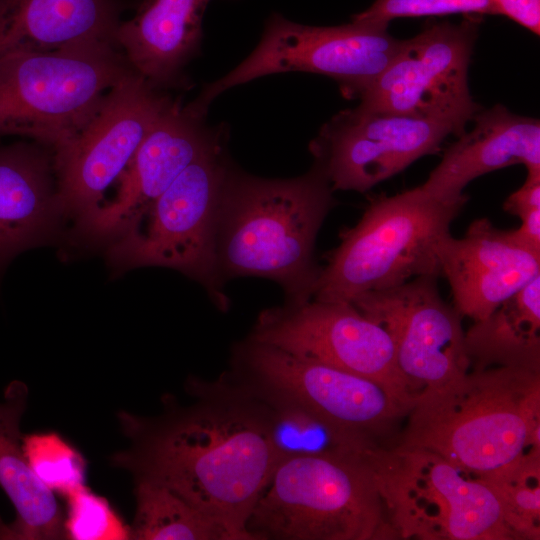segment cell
Returning a JSON list of instances; mask_svg holds the SVG:
<instances>
[{
	"label": "cell",
	"mask_w": 540,
	"mask_h": 540,
	"mask_svg": "<svg viewBox=\"0 0 540 540\" xmlns=\"http://www.w3.org/2000/svg\"><path fill=\"white\" fill-rule=\"evenodd\" d=\"M117 418L130 444L110 456L112 466L167 487L236 540H253L246 523L278 464L265 418L204 405L155 419L126 411Z\"/></svg>",
	"instance_id": "obj_1"
},
{
	"label": "cell",
	"mask_w": 540,
	"mask_h": 540,
	"mask_svg": "<svg viewBox=\"0 0 540 540\" xmlns=\"http://www.w3.org/2000/svg\"><path fill=\"white\" fill-rule=\"evenodd\" d=\"M333 192L316 165L292 179H265L230 167L216 229L221 281L264 277L283 287L287 304L311 300L321 270L314 243L335 205Z\"/></svg>",
	"instance_id": "obj_2"
},
{
	"label": "cell",
	"mask_w": 540,
	"mask_h": 540,
	"mask_svg": "<svg viewBox=\"0 0 540 540\" xmlns=\"http://www.w3.org/2000/svg\"><path fill=\"white\" fill-rule=\"evenodd\" d=\"M396 448L436 453L474 477L540 448V371L493 366L467 371L419 395Z\"/></svg>",
	"instance_id": "obj_3"
},
{
	"label": "cell",
	"mask_w": 540,
	"mask_h": 540,
	"mask_svg": "<svg viewBox=\"0 0 540 540\" xmlns=\"http://www.w3.org/2000/svg\"><path fill=\"white\" fill-rule=\"evenodd\" d=\"M467 200L438 198L420 186L374 196L358 223L341 231L312 298L350 303L415 277H442L439 248Z\"/></svg>",
	"instance_id": "obj_4"
},
{
	"label": "cell",
	"mask_w": 540,
	"mask_h": 540,
	"mask_svg": "<svg viewBox=\"0 0 540 540\" xmlns=\"http://www.w3.org/2000/svg\"><path fill=\"white\" fill-rule=\"evenodd\" d=\"M370 450L364 455L280 460L247 520L249 535L253 540L396 538L369 460Z\"/></svg>",
	"instance_id": "obj_5"
},
{
	"label": "cell",
	"mask_w": 540,
	"mask_h": 540,
	"mask_svg": "<svg viewBox=\"0 0 540 540\" xmlns=\"http://www.w3.org/2000/svg\"><path fill=\"white\" fill-rule=\"evenodd\" d=\"M133 69L113 47L0 58V136H21L53 151L92 119L108 91Z\"/></svg>",
	"instance_id": "obj_6"
},
{
	"label": "cell",
	"mask_w": 540,
	"mask_h": 540,
	"mask_svg": "<svg viewBox=\"0 0 540 540\" xmlns=\"http://www.w3.org/2000/svg\"><path fill=\"white\" fill-rule=\"evenodd\" d=\"M369 460L396 538L515 539L494 491L440 455L374 447Z\"/></svg>",
	"instance_id": "obj_7"
},
{
	"label": "cell",
	"mask_w": 540,
	"mask_h": 540,
	"mask_svg": "<svg viewBox=\"0 0 540 540\" xmlns=\"http://www.w3.org/2000/svg\"><path fill=\"white\" fill-rule=\"evenodd\" d=\"M230 165L224 141L188 165L130 231L113 240L117 266H163L201 282L222 308L227 300L216 263L219 204Z\"/></svg>",
	"instance_id": "obj_8"
},
{
	"label": "cell",
	"mask_w": 540,
	"mask_h": 540,
	"mask_svg": "<svg viewBox=\"0 0 540 540\" xmlns=\"http://www.w3.org/2000/svg\"><path fill=\"white\" fill-rule=\"evenodd\" d=\"M403 40L388 23L353 20L317 27L292 22L280 14L267 20L261 40L236 68L208 84L193 103L207 111L222 92L270 74L302 71L335 79L342 94L358 98L391 63Z\"/></svg>",
	"instance_id": "obj_9"
},
{
	"label": "cell",
	"mask_w": 540,
	"mask_h": 540,
	"mask_svg": "<svg viewBox=\"0 0 540 540\" xmlns=\"http://www.w3.org/2000/svg\"><path fill=\"white\" fill-rule=\"evenodd\" d=\"M479 18L430 23L403 44L387 68L359 95L360 106L449 123L457 136L481 108L468 86Z\"/></svg>",
	"instance_id": "obj_10"
},
{
	"label": "cell",
	"mask_w": 540,
	"mask_h": 540,
	"mask_svg": "<svg viewBox=\"0 0 540 540\" xmlns=\"http://www.w3.org/2000/svg\"><path fill=\"white\" fill-rule=\"evenodd\" d=\"M173 101L134 70L113 86L84 128L53 151L60 213L79 220L98 208Z\"/></svg>",
	"instance_id": "obj_11"
},
{
	"label": "cell",
	"mask_w": 540,
	"mask_h": 540,
	"mask_svg": "<svg viewBox=\"0 0 540 540\" xmlns=\"http://www.w3.org/2000/svg\"><path fill=\"white\" fill-rule=\"evenodd\" d=\"M251 341L370 379L414 404L391 336L351 303L311 299L265 310Z\"/></svg>",
	"instance_id": "obj_12"
},
{
	"label": "cell",
	"mask_w": 540,
	"mask_h": 540,
	"mask_svg": "<svg viewBox=\"0 0 540 540\" xmlns=\"http://www.w3.org/2000/svg\"><path fill=\"white\" fill-rule=\"evenodd\" d=\"M437 279L415 277L392 288L363 293L350 302L391 336L398 368L414 402L470 368L463 317L442 298Z\"/></svg>",
	"instance_id": "obj_13"
},
{
	"label": "cell",
	"mask_w": 540,
	"mask_h": 540,
	"mask_svg": "<svg viewBox=\"0 0 540 540\" xmlns=\"http://www.w3.org/2000/svg\"><path fill=\"white\" fill-rule=\"evenodd\" d=\"M447 122L377 111L358 105L340 111L310 143L316 165L333 191L366 192L422 156L437 153Z\"/></svg>",
	"instance_id": "obj_14"
},
{
	"label": "cell",
	"mask_w": 540,
	"mask_h": 540,
	"mask_svg": "<svg viewBox=\"0 0 540 540\" xmlns=\"http://www.w3.org/2000/svg\"><path fill=\"white\" fill-rule=\"evenodd\" d=\"M247 350L250 368L275 398L370 442L389 431L412 408L370 379L270 345L250 341Z\"/></svg>",
	"instance_id": "obj_15"
},
{
	"label": "cell",
	"mask_w": 540,
	"mask_h": 540,
	"mask_svg": "<svg viewBox=\"0 0 540 540\" xmlns=\"http://www.w3.org/2000/svg\"><path fill=\"white\" fill-rule=\"evenodd\" d=\"M205 115L174 99L118 178L114 198L78 220L82 231L113 241L135 227L188 165L225 140L223 128L208 127Z\"/></svg>",
	"instance_id": "obj_16"
},
{
	"label": "cell",
	"mask_w": 540,
	"mask_h": 540,
	"mask_svg": "<svg viewBox=\"0 0 540 540\" xmlns=\"http://www.w3.org/2000/svg\"><path fill=\"white\" fill-rule=\"evenodd\" d=\"M442 277L462 317L479 321L540 275V251L521 242L514 230L488 218L472 221L461 238L448 235L439 248Z\"/></svg>",
	"instance_id": "obj_17"
},
{
	"label": "cell",
	"mask_w": 540,
	"mask_h": 540,
	"mask_svg": "<svg viewBox=\"0 0 540 540\" xmlns=\"http://www.w3.org/2000/svg\"><path fill=\"white\" fill-rule=\"evenodd\" d=\"M129 0H0V58L93 47L119 49L115 33Z\"/></svg>",
	"instance_id": "obj_18"
},
{
	"label": "cell",
	"mask_w": 540,
	"mask_h": 540,
	"mask_svg": "<svg viewBox=\"0 0 540 540\" xmlns=\"http://www.w3.org/2000/svg\"><path fill=\"white\" fill-rule=\"evenodd\" d=\"M474 127L463 132L444 152L439 164L420 185L442 199L465 197L464 188L486 173L522 164L527 173H540V122L512 113L497 104L480 109Z\"/></svg>",
	"instance_id": "obj_19"
},
{
	"label": "cell",
	"mask_w": 540,
	"mask_h": 540,
	"mask_svg": "<svg viewBox=\"0 0 540 540\" xmlns=\"http://www.w3.org/2000/svg\"><path fill=\"white\" fill-rule=\"evenodd\" d=\"M211 0H139L115 41L132 69L159 89L181 87L186 64L199 52L202 19Z\"/></svg>",
	"instance_id": "obj_20"
},
{
	"label": "cell",
	"mask_w": 540,
	"mask_h": 540,
	"mask_svg": "<svg viewBox=\"0 0 540 540\" xmlns=\"http://www.w3.org/2000/svg\"><path fill=\"white\" fill-rule=\"evenodd\" d=\"M55 179L49 147L0 146V269L41 241L60 214Z\"/></svg>",
	"instance_id": "obj_21"
},
{
	"label": "cell",
	"mask_w": 540,
	"mask_h": 540,
	"mask_svg": "<svg viewBox=\"0 0 540 540\" xmlns=\"http://www.w3.org/2000/svg\"><path fill=\"white\" fill-rule=\"evenodd\" d=\"M28 387L11 382L0 403V487L16 512L10 524L0 521V539L56 540L64 537V512L55 493L34 474L23 452L20 422Z\"/></svg>",
	"instance_id": "obj_22"
},
{
	"label": "cell",
	"mask_w": 540,
	"mask_h": 540,
	"mask_svg": "<svg viewBox=\"0 0 540 540\" xmlns=\"http://www.w3.org/2000/svg\"><path fill=\"white\" fill-rule=\"evenodd\" d=\"M470 367L540 371V275L465 332Z\"/></svg>",
	"instance_id": "obj_23"
},
{
	"label": "cell",
	"mask_w": 540,
	"mask_h": 540,
	"mask_svg": "<svg viewBox=\"0 0 540 540\" xmlns=\"http://www.w3.org/2000/svg\"><path fill=\"white\" fill-rule=\"evenodd\" d=\"M133 540H236L219 521L165 486L135 480Z\"/></svg>",
	"instance_id": "obj_24"
},
{
	"label": "cell",
	"mask_w": 540,
	"mask_h": 540,
	"mask_svg": "<svg viewBox=\"0 0 540 540\" xmlns=\"http://www.w3.org/2000/svg\"><path fill=\"white\" fill-rule=\"evenodd\" d=\"M266 419L278 462L302 455H364L374 443L337 429L285 400Z\"/></svg>",
	"instance_id": "obj_25"
},
{
	"label": "cell",
	"mask_w": 540,
	"mask_h": 540,
	"mask_svg": "<svg viewBox=\"0 0 540 540\" xmlns=\"http://www.w3.org/2000/svg\"><path fill=\"white\" fill-rule=\"evenodd\" d=\"M476 478L498 497L515 539H540V448H530L507 467Z\"/></svg>",
	"instance_id": "obj_26"
},
{
	"label": "cell",
	"mask_w": 540,
	"mask_h": 540,
	"mask_svg": "<svg viewBox=\"0 0 540 540\" xmlns=\"http://www.w3.org/2000/svg\"><path fill=\"white\" fill-rule=\"evenodd\" d=\"M27 462L37 478L63 498L86 484L87 461L60 433L38 431L22 436Z\"/></svg>",
	"instance_id": "obj_27"
},
{
	"label": "cell",
	"mask_w": 540,
	"mask_h": 540,
	"mask_svg": "<svg viewBox=\"0 0 540 540\" xmlns=\"http://www.w3.org/2000/svg\"><path fill=\"white\" fill-rule=\"evenodd\" d=\"M64 537L69 540H128L130 526L104 496L86 484L65 497Z\"/></svg>",
	"instance_id": "obj_28"
},
{
	"label": "cell",
	"mask_w": 540,
	"mask_h": 540,
	"mask_svg": "<svg viewBox=\"0 0 540 540\" xmlns=\"http://www.w3.org/2000/svg\"><path fill=\"white\" fill-rule=\"evenodd\" d=\"M498 15L493 0H375L372 5L352 16L353 20L388 23L396 18Z\"/></svg>",
	"instance_id": "obj_29"
},
{
	"label": "cell",
	"mask_w": 540,
	"mask_h": 540,
	"mask_svg": "<svg viewBox=\"0 0 540 540\" xmlns=\"http://www.w3.org/2000/svg\"><path fill=\"white\" fill-rule=\"evenodd\" d=\"M498 15H505L535 35L540 34V0H493Z\"/></svg>",
	"instance_id": "obj_30"
},
{
	"label": "cell",
	"mask_w": 540,
	"mask_h": 540,
	"mask_svg": "<svg viewBox=\"0 0 540 540\" xmlns=\"http://www.w3.org/2000/svg\"><path fill=\"white\" fill-rule=\"evenodd\" d=\"M503 209L520 219L531 211L540 209V173H527L524 184L508 196Z\"/></svg>",
	"instance_id": "obj_31"
}]
</instances>
